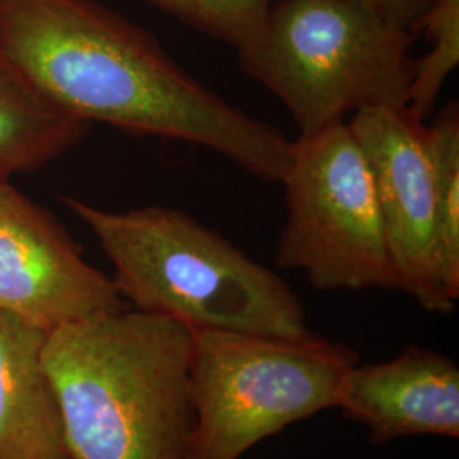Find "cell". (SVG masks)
<instances>
[{
    "label": "cell",
    "instance_id": "cell-1",
    "mask_svg": "<svg viewBox=\"0 0 459 459\" xmlns=\"http://www.w3.org/2000/svg\"><path fill=\"white\" fill-rule=\"evenodd\" d=\"M0 51L62 113L212 150L281 182L293 142L182 68L147 30L96 0H0Z\"/></svg>",
    "mask_w": 459,
    "mask_h": 459
},
{
    "label": "cell",
    "instance_id": "cell-2",
    "mask_svg": "<svg viewBox=\"0 0 459 459\" xmlns=\"http://www.w3.org/2000/svg\"><path fill=\"white\" fill-rule=\"evenodd\" d=\"M193 328L132 307L47 333L70 459H191Z\"/></svg>",
    "mask_w": 459,
    "mask_h": 459
},
{
    "label": "cell",
    "instance_id": "cell-3",
    "mask_svg": "<svg viewBox=\"0 0 459 459\" xmlns=\"http://www.w3.org/2000/svg\"><path fill=\"white\" fill-rule=\"evenodd\" d=\"M66 208L94 233L134 310L187 327L301 339L313 333L293 288L218 231L169 206L109 212L77 197Z\"/></svg>",
    "mask_w": 459,
    "mask_h": 459
},
{
    "label": "cell",
    "instance_id": "cell-4",
    "mask_svg": "<svg viewBox=\"0 0 459 459\" xmlns=\"http://www.w3.org/2000/svg\"><path fill=\"white\" fill-rule=\"evenodd\" d=\"M413 39L358 0H276L238 62L310 136L364 108H407Z\"/></svg>",
    "mask_w": 459,
    "mask_h": 459
},
{
    "label": "cell",
    "instance_id": "cell-5",
    "mask_svg": "<svg viewBox=\"0 0 459 459\" xmlns=\"http://www.w3.org/2000/svg\"><path fill=\"white\" fill-rule=\"evenodd\" d=\"M193 332L191 459H240L286 427L337 409L345 377L359 364L358 351L315 333Z\"/></svg>",
    "mask_w": 459,
    "mask_h": 459
},
{
    "label": "cell",
    "instance_id": "cell-6",
    "mask_svg": "<svg viewBox=\"0 0 459 459\" xmlns=\"http://www.w3.org/2000/svg\"><path fill=\"white\" fill-rule=\"evenodd\" d=\"M281 184V269L303 271L316 291H400L375 176L349 123L295 140Z\"/></svg>",
    "mask_w": 459,
    "mask_h": 459
},
{
    "label": "cell",
    "instance_id": "cell-7",
    "mask_svg": "<svg viewBox=\"0 0 459 459\" xmlns=\"http://www.w3.org/2000/svg\"><path fill=\"white\" fill-rule=\"evenodd\" d=\"M349 126L371 165L400 291L429 313L449 315L444 290L426 123L407 108H364Z\"/></svg>",
    "mask_w": 459,
    "mask_h": 459
},
{
    "label": "cell",
    "instance_id": "cell-8",
    "mask_svg": "<svg viewBox=\"0 0 459 459\" xmlns=\"http://www.w3.org/2000/svg\"><path fill=\"white\" fill-rule=\"evenodd\" d=\"M128 308L51 214L0 182V310L48 333Z\"/></svg>",
    "mask_w": 459,
    "mask_h": 459
},
{
    "label": "cell",
    "instance_id": "cell-9",
    "mask_svg": "<svg viewBox=\"0 0 459 459\" xmlns=\"http://www.w3.org/2000/svg\"><path fill=\"white\" fill-rule=\"evenodd\" d=\"M337 409L368 429L369 441L432 436L459 437V366L443 352L409 345L396 358L356 364Z\"/></svg>",
    "mask_w": 459,
    "mask_h": 459
},
{
    "label": "cell",
    "instance_id": "cell-10",
    "mask_svg": "<svg viewBox=\"0 0 459 459\" xmlns=\"http://www.w3.org/2000/svg\"><path fill=\"white\" fill-rule=\"evenodd\" d=\"M45 337L0 310V459H70L41 359Z\"/></svg>",
    "mask_w": 459,
    "mask_h": 459
},
{
    "label": "cell",
    "instance_id": "cell-11",
    "mask_svg": "<svg viewBox=\"0 0 459 459\" xmlns=\"http://www.w3.org/2000/svg\"><path fill=\"white\" fill-rule=\"evenodd\" d=\"M89 128L49 104L0 51V182L55 160Z\"/></svg>",
    "mask_w": 459,
    "mask_h": 459
},
{
    "label": "cell",
    "instance_id": "cell-12",
    "mask_svg": "<svg viewBox=\"0 0 459 459\" xmlns=\"http://www.w3.org/2000/svg\"><path fill=\"white\" fill-rule=\"evenodd\" d=\"M427 148L432 167L437 252L444 290L459 299V106L451 102L426 125Z\"/></svg>",
    "mask_w": 459,
    "mask_h": 459
},
{
    "label": "cell",
    "instance_id": "cell-13",
    "mask_svg": "<svg viewBox=\"0 0 459 459\" xmlns=\"http://www.w3.org/2000/svg\"><path fill=\"white\" fill-rule=\"evenodd\" d=\"M432 48L411 65L407 109L426 121L436 108L444 83L459 65V0H430L417 24Z\"/></svg>",
    "mask_w": 459,
    "mask_h": 459
},
{
    "label": "cell",
    "instance_id": "cell-14",
    "mask_svg": "<svg viewBox=\"0 0 459 459\" xmlns=\"http://www.w3.org/2000/svg\"><path fill=\"white\" fill-rule=\"evenodd\" d=\"M242 53L263 33L276 0H143Z\"/></svg>",
    "mask_w": 459,
    "mask_h": 459
},
{
    "label": "cell",
    "instance_id": "cell-15",
    "mask_svg": "<svg viewBox=\"0 0 459 459\" xmlns=\"http://www.w3.org/2000/svg\"><path fill=\"white\" fill-rule=\"evenodd\" d=\"M396 26L417 33V24L430 0H358Z\"/></svg>",
    "mask_w": 459,
    "mask_h": 459
}]
</instances>
